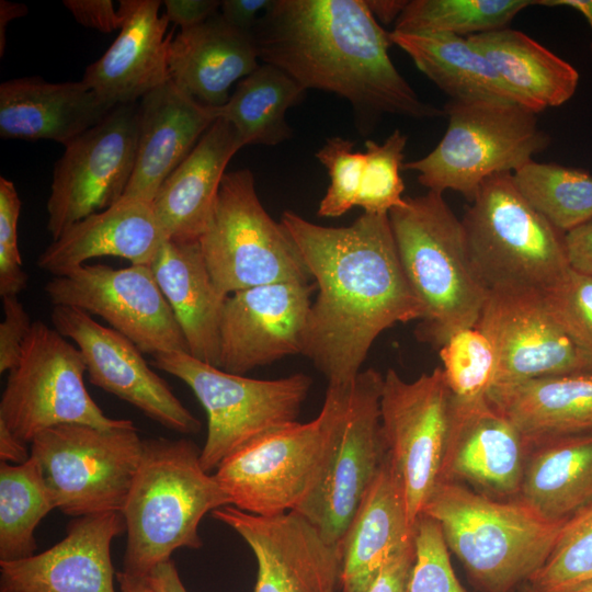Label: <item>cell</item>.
Wrapping results in <instances>:
<instances>
[{"label": "cell", "instance_id": "cell-1", "mask_svg": "<svg viewBox=\"0 0 592 592\" xmlns=\"http://www.w3.org/2000/svg\"><path fill=\"white\" fill-rule=\"evenodd\" d=\"M281 224L318 291L301 354L326 376L328 386L349 385L383 331L423 318L402 270L389 217L363 213L350 226L326 227L286 210Z\"/></svg>", "mask_w": 592, "mask_h": 592}, {"label": "cell", "instance_id": "cell-2", "mask_svg": "<svg viewBox=\"0 0 592 592\" xmlns=\"http://www.w3.org/2000/svg\"><path fill=\"white\" fill-rule=\"evenodd\" d=\"M259 59L306 91L322 90L365 117L445 115L423 102L388 54L391 44L365 0H274L251 32Z\"/></svg>", "mask_w": 592, "mask_h": 592}, {"label": "cell", "instance_id": "cell-3", "mask_svg": "<svg viewBox=\"0 0 592 592\" xmlns=\"http://www.w3.org/2000/svg\"><path fill=\"white\" fill-rule=\"evenodd\" d=\"M187 439L143 442L138 470L122 514L126 524L123 571L147 578L179 548L197 549L202 519L230 500L201 464Z\"/></svg>", "mask_w": 592, "mask_h": 592}, {"label": "cell", "instance_id": "cell-4", "mask_svg": "<svg viewBox=\"0 0 592 592\" xmlns=\"http://www.w3.org/2000/svg\"><path fill=\"white\" fill-rule=\"evenodd\" d=\"M388 214L407 281L422 305L417 338L440 349L456 332L476 327L488 289L468 250L462 219L442 193L406 196Z\"/></svg>", "mask_w": 592, "mask_h": 592}, {"label": "cell", "instance_id": "cell-5", "mask_svg": "<svg viewBox=\"0 0 592 592\" xmlns=\"http://www.w3.org/2000/svg\"><path fill=\"white\" fill-rule=\"evenodd\" d=\"M422 514L440 524L448 549L482 592H511L528 582L566 523L542 516L519 498H492L454 481L436 485Z\"/></svg>", "mask_w": 592, "mask_h": 592}, {"label": "cell", "instance_id": "cell-6", "mask_svg": "<svg viewBox=\"0 0 592 592\" xmlns=\"http://www.w3.org/2000/svg\"><path fill=\"white\" fill-rule=\"evenodd\" d=\"M462 224L473 265L488 292H543L570 269L566 234L525 201L511 172L482 183Z\"/></svg>", "mask_w": 592, "mask_h": 592}, {"label": "cell", "instance_id": "cell-7", "mask_svg": "<svg viewBox=\"0 0 592 592\" xmlns=\"http://www.w3.org/2000/svg\"><path fill=\"white\" fill-rule=\"evenodd\" d=\"M349 385L328 386L319 414L250 443L214 476L230 505L260 516L295 511L315 490L330 460Z\"/></svg>", "mask_w": 592, "mask_h": 592}, {"label": "cell", "instance_id": "cell-8", "mask_svg": "<svg viewBox=\"0 0 592 592\" xmlns=\"http://www.w3.org/2000/svg\"><path fill=\"white\" fill-rule=\"evenodd\" d=\"M443 111L448 126L441 141L423 158L402 164L429 191L451 190L471 203L488 178L515 172L550 144L537 114L520 104L449 100Z\"/></svg>", "mask_w": 592, "mask_h": 592}, {"label": "cell", "instance_id": "cell-9", "mask_svg": "<svg viewBox=\"0 0 592 592\" xmlns=\"http://www.w3.org/2000/svg\"><path fill=\"white\" fill-rule=\"evenodd\" d=\"M151 356L156 368L183 380L203 406L207 435L200 458L210 474L250 443L298 422L312 384L303 373L278 379L236 375L183 352Z\"/></svg>", "mask_w": 592, "mask_h": 592}, {"label": "cell", "instance_id": "cell-10", "mask_svg": "<svg viewBox=\"0 0 592 592\" xmlns=\"http://www.w3.org/2000/svg\"><path fill=\"white\" fill-rule=\"evenodd\" d=\"M198 242L213 283L225 297L311 277L292 237L264 209L249 169L225 173Z\"/></svg>", "mask_w": 592, "mask_h": 592}, {"label": "cell", "instance_id": "cell-11", "mask_svg": "<svg viewBox=\"0 0 592 592\" xmlns=\"http://www.w3.org/2000/svg\"><path fill=\"white\" fill-rule=\"evenodd\" d=\"M143 442L134 423L115 429L60 424L38 433L30 444L57 509L80 517L123 511Z\"/></svg>", "mask_w": 592, "mask_h": 592}, {"label": "cell", "instance_id": "cell-12", "mask_svg": "<svg viewBox=\"0 0 592 592\" xmlns=\"http://www.w3.org/2000/svg\"><path fill=\"white\" fill-rule=\"evenodd\" d=\"M86 372L77 346L55 328L34 321L19 363L9 372L0 400V422L26 444L60 424L115 429L133 423L104 414L86 388Z\"/></svg>", "mask_w": 592, "mask_h": 592}, {"label": "cell", "instance_id": "cell-13", "mask_svg": "<svg viewBox=\"0 0 592 592\" xmlns=\"http://www.w3.org/2000/svg\"><path fill=\"white\" fill-rule=\"evenodd\" d=\"M454 409L442 367L412 382L389 368L379 399L387 454L401 479L408 516L415 523L441 479Z\"/></svg>", "mask_w": 592, "mask_h": 592}, {"label": "cell", "instance_id": "cell-14", "mask_svg": "<svg viewBox=\"0 0 592 592\" xmlns=\"http://www.w3.org/2000/svg\"><path fill=\"white\" fill-rule=\"evenodd\" d=\"M383 378L368 368L350 384L325 474L295 510L331 546L340 547L387 454L379 412Z\"/></svg>", "mask_w": 592, "mask_h": 592}, {"label": "cell", "instance_id": "cell-15", "mask_svg": "<svg viewBox=\"0 0 592 592\" xmlns=\"http://www.w3.org/2000/svg\"><path fill=\"white\" fill-rule=\"evenodd\" d=\"M138 126L139 102L116 105L65 146L55 163L46 205L53 239L123 197L135 167Z\"/></svg>", "mask_w": 592, "mask_h": 592}, {"label": "cell", "instance_id": "cell-16", "mask_svg": "<svg viewBox=\"0 0 592 592\" xmlns=\"http://www.w3.org/2000/svg\"><path fill=\"white\" fill-rule=\"evenodd\" d=\"M44 291L54 306L73 307L101 317L143 353H189L182 330L150 265L114 269L86 263L54 276Z\"/></svg>", "mask_w": 592, "mask_h": 592}, {"label": "cell", "instance_id": "cell-17", "mask_svg": "<svg viewBox=\"0 0 592 592\" xmlns=\"http://www.w3.org/2000/svg\"><path fill=\"white\" fill-rule=\"evenodd\" d=\"M476 328L496 353L493 386L592 371V361L555 321L538 291H489Z\"/></svg>", "mask_w": 592, "mask_h": 592}, {"label": "cell", "instance_id": "cell-18", "mask_svg": "<svg viewBox=\"0 0 592 592\" xmlns=\"http://www.w3.org/2000/svg\"><path fill=\"white\" fill-rule=\"evenodd\" d=\"M50 319L54 328L80 350L94 386L133 405L169 430L182 434L201 430L200 420L150 368L128 338L73 307L54 306Z\"/></svg>", "mask_w": 592, "mask_h": 592}, {"label": "cell", "instance_id": "cell-19", "mask_svg": "<svg viewBox=\"0 0 592 592\" xmlns=\"http://www.w3.org/2000/svg\"><path fill=\"white\" fill-rule=\"evenodd\" d=\"M314 291L309 282H281L228 295L220 318L218 367L244 375L301 354Z\"/></svg>", "mask_w": 592, "mask_h": 592}, {"label": "cell", "instance_id": "cell-20", "mask_svg": "<svg viewBox=\"0 0 592 592\" xmlns=\"http://www.w3.org/2000/svg\"><path fill=\"white\" fill-rule=\"evenodd\" d=\"M212 515L254 554V592H334L339 587L340 548L329 545L299 513L260 516L225 505Z\"/></svg>", "mask_w": 592, "mask_h": 592}, {"label": "cell", "instance_id": "cell-21", "mask_svg": "<svg viewBox=\"0 0 592 592\" xmlns=\"http://www.w3.org/2000/svg\"><path fill=\"white\" fill-rule=\"evenodd\" d=\"M125 532L122 512L75 517L50 548L0 562V592H116L111 545Z\"/></svg>", "mask_w": 592, "mask_h": 592}, {"label": "cell", "instance_id": "cell-22", "mask_svg": "<svg viewBox=\"0 0 592 592\" xmlns=\"http://www.w3.org/2000/svg\"><path fill=\"white\" fill-rule=\"evenodd\" d=\"M527 453L521 432L488 399L454 397L440 481H466L497 499L517 498Z\"/></svg>", "mask_w": 592, "mask_h": 592}, {"label": "cell", "instance_id": "cell-23", "mask_svg": "<svg viewBox=\"0 0 592 592\" xmlns=\"http://www.w3.org/2000/svg\"><path fill=\"white\" fill-rule=\"evenodd\" d=\"M159 0H121L119 34L107 50L84 71L82 81L116 106L139 102L170 80L168 54L170 21L159 15Z\"/></svg>", "mask_w": 592, "mask_h": 592}, {"label": "cell", "instance_id": "cell-24", "mask_svg": "<svg viewBox=\"0 0 592 592\" xmlns=\"http://www.w3.org/2000/svg\"><path fill=\"white\" fill-rule=\"evenodd\" d=\"M216 119V107L197 102L171 79L146 94L139 101L135 167L123 197L152 203Z\"/></svg>", "mask_w": 592, "mask_h": 592}, {"label": "cell", "instance_id": "cell-25", "mask_svg": "<svg viewBox=\"0 0 592 592\" xmlns=\"http://www.w3.org/2000/svg\"><path fill=\"white\" fill-rule=\"evenodd\" d=\"M114 107L82 80L11 79L0 84V137L47 139L67 146L103 121Z\"/></svg>", "mask_w": 592, "mask_h": 592}, {"label": "cell", "instance_id": "cell-26", "mask_svg": "<svg viewBox=\"0 0 592 592\" xmlns=\"http://www.w3.org/2000/svg\"><path fill=\"white\" fill-rule=\"evenodd\" d=\"M166 239L151 203L122 197L64 230L39 254L36 264L54 276L103 255L150 265Z\"/></svg>", "mask_w": 592, "mask_h": 592}, {"label": "cell", "instance_id": "cell-27", "mask_svg": "<svg viewBox=\"0 0 592 592\" xmlns=\"http://www.w3.org/2000/svg\"><path fill=\"white\" fill-rule=\"evenodd\" d=\"M403 486L388 454L341 544V592H366L386 561L414 538Z\"/></svg>", "mask_w": 592, "mask_h": 592}, {"label": "cell", "instance_id": "cell-28", "mask_svg": "<svg viewBox=\"0 0 592 592\" xmlns=\"http://www.w3.org/2000/svg\"><path fill=\"white\" fill-rule=\"evenodd\" d=\"M251 33L227 23L219 11L204 22L180 30L169 46L170 79L197 102L220 107L229 89L258 67Z\"/></svg>", "mask_w": 592, "mask_h": 592}, {"label": "cell", "instance_id": "cell-29", "mask_svg": "<svg viewBox=\"0 0 592 592\" xmlns=\"http://www.w3.org/2000/svg\"><path fill=\"white\" fill-rule=\"evenodd\" d=\"M243 146L232 125L217 118L152 201L167 239L198 241L206 230L226 167Z\"/></svg>", "mask_w": 592, "mask_h": 592}, {"label": "cell", "instance_id": "cell-30", "mask_svg": "<svg viewBox=\"0 0 592 592\" xmlns=\"http://www.w3.org/2000/svg\"><path fill=\"white\" fill-rule=\"evenodd\" d=\"M150 267L182 330L189 354L218 367L226 297L213 283L200 242L166 239Z\"/></svg>", "mask_w": 592, "mask_h": 592}, {"label": "cell", "instance_id": "cell-31", "mask_svg": "<svg viewBox=\"0 0 592 592\" xmlns=\"http://www.w3.org/2000/svg\"><path fill=\"white\" fill-rule=\"evenodd\" d=\"M488 399L526 443L592 431V371L496 385Z\"/></svg>", "mask_w": 592, "mask_h": 592}, {"label": "cell", "instance_id": "cell-32", "mask_svg": "<svg viewBox=\"0 0 592 592\" xmlns=\"http://www.w3.org/2000/svg\"><path fill=\"white\" fill-rule=\"evenodd\" d=\"M524 503L551 521H567L592 501V431L527 443Z\"/></svg>", "mask_w": 592, "mask_h": 592}, {"label": "cell", "instance_id": "cell-33", "mask_svg": "<svg viewBox=\"0 0 592 592\" xmlns=\"http://www.w3.org/2000/svg\"><path fill=\"white\" fill-rule=\"evenodd\" d=\"M493 66L522 106L539 113L577 91V69L523 32L501 29L466 37Z\"/></svg>", "mask_w": 592, "mask_h": 592}, {"label": "cell", "instance_id": "cell-34", "mask_svg": "<svg viewBox=\"0 0 592 592\" xmlns=\"http://www.w3.org/2000/svg\"><path fill=\"white\" fill-rule=\"evenodd\" d=\"M391 44L406 52L452 101H496L520 104L490 61L466 37L392 31Z\"/></svg>", "mask_w": 592, "mask_h": 592}, {"label": "cell", "instance_id": "cell-35", "mask_svg": "<svg viewBox=\"0 0 592 592\" xmlns=\"http://www.w3.org/2000/svg\"><path fill=\"white\" fill-rule=\"evenodd\" d=\"M305 92L283 70L262 62L238 82L228 102L216 107V115L232 125L243 147L275 146L292 136L285 115Z\"/></svg>", "mask_w": 592, "mask_h": 592}, {"label": "cell", "instance_id": "cell-36", "mask_svg": "<svg viewBox=\"0 0 592 592\" xmlns=\"http://www.w3.org/2000/svg\"><path fill=\"white\" fill-rule=\"evenodd\" d=\"M54 509L55 497L31 455L22 464H0V562L31 557L35 528Z\"/></svg>", "mask_w": 592, "mask_h": 592}, {"label": "cell", "instance_id": "cell-37", "mask_svg": "<svg viewBox=\"0 0 592 592\" xmlns=\"http://www.w3.org/2000/svg\"><path fill=\"white\" fill-rule=\"evenodd\" d=\"M512 174L525 201L561 232L592 220V174L588 171L531 160Z\"/></svg>", "mask_w": 592, "mask_h": 592}, {"label": "cell", "instance_id": "cell-38", "mask_svg": "<svg viewBox=\"0 0 592 592\" xmlns=\"http://www.w3.org/2000/svg\"><path fill=\"white\" fill-rule=\"evenodd\" d=\"M534 0H411L394 31L417 34L477 35L505 26Z\"/></svg>", "mask_w": 592, "mask_h": 592}, {"label": "cell", "instance_id": "cell-39", "mask_svg": "<svg viewBox=\"0 0 592 592\" xmlns=\"http://www.w3.org/2000/svg\"><path fill=\"white\" fill-rule=\"evenodd\" d=\"M592 582V501L569 517L544 566L527 583L542 592H569Z\"/></svg>", "mask_w": 592, "mask_h": 592}, {"label": "cell", "instance_id": "cell-40", "mask_svg": "<svg viewBox=\"0 0 592 592\" xmlns=\"http://www.w3.org/2000/svg\"><path fill=\"white\" fill-rule=\"evenodd\" d=\"M443 372L454 397L469 401L488 396L497 376V357L476 327L454 333L440 349Z\"/></svg>", "mask_w": 592, "mask_h": 592}, {"label": "cell", "instance_id": "cell-41", "mask_svg": "<svg viewBox=\"0 0 592 592\" xmlns=\"http://www.w3.org/2000/svg\"><path fill=\"white\" fill-rule=\"evenodd\" d=\"M407 136L394 130L384 143H365V166L356 206L364 213L388 215L405 205V185L400 177Z\"/></svg>", "mask_w": 592, "mask_h": 592}, {"label": "cell", "instance_id": "cell-42", "mask_svg": "<svg viewBox=\"0 0 592 592\" xmlns=\"http://www.w3.org/2000/svg\"><path fill=\"white\" fill-rule=\"evenodd\" d=\"M540 293L555 321L592 361V276L570 267L559 281Z\"/></svg>", "mask_w": 592, "mask_h": 592}, {"label": "cell", "instance_id": "cell-43", "mask_svg": "<svg viewBox=\"0 0 592 592\" xmlns=\"http://www.w3.org/2000/svg\"><path fill=\"white\" fill-rule=\"evenodd\" d=\"M352 141L335 136L328 138L316 152L330 178L328 190L318 207L320 217H340L356 206L365 155L354 151Z\"/></svg>", "mask_w": 592, "mask_h": 592}, {"label": "cell", "instance_id": "cell-44", "mask_svg": "<svg viewBox=\"0 0 592 592\" xmlns=\"http://www.w3.org/2000/svg\"><path fill=\"white\" fill-rule=\"evenodd\" d=\"M414 547L409 592H467L454 572L440 524L425 514L415 523Z\"/></svg>", "mask_w": 592, "mask_h": 592}, {"label": "cell", "instance_id": "cell-45", "mask_svg": "<svg viewBox=\"0 0 592 592\" xmlns=\"http://www.w3.org/2000/svg\"><path fill=\"white\" fill-rule=\"evenodd\" d=\"M21 200L14 183L0 178V295L18 296L27 285L18 247Z\"/></svg>", "mask_w": 592, "mask_h": 592}, {"label": "cell", "instance_id": "cell-46", "mask_svg": "<svg viewBox=\"0 0 592 592\" xmlns=\"http://www.w3.org/2000/svg\"><path fill=\"white\" fill-rule=\"evenodd\" d=\"M4 318L0 323V373L12 371L19 363L23 344L33 322L18 296L2 297Z\"/></svg>", "mask_w": 592, "mask_h": 592}, {"label": "cell", "instance_id": "cell-47", "mask_svg": "<svg viewBox=\"0 0 592 592\" xmlns=\"http://www.w3.org/2000/svg\"><path fill=\"white\" fill-rule=\"evenodd\" d=\"M414 560L413 538L386 561L366 592H409Z\"/></svg>", "mask_w": 592, "mask_h": 592}, {"label": "cell", "instance_id": "cell-48", "mask_svg": "<svg viewBox=\"0 0 592 592\" xmlns=\"http://www.w3.org/2000/svg\"><path fill=\"white\" fill-rule=\"evenodd\" d=\"M64 5L75 20L89 29L111 33L122 27L123 14L115 11L112 0H66Z\"/></svg>", "mask_w": 592, "mask_h": 592}, {"label": "cell", "instance_id": "cell-49", "mask_svg": "<svg viewBox=\"0 0 592 592\" xmlns=\"http://www.w3.org/2000/svg\"><path fill=\"white\" fill-rule=\"evenodd\" d=\"M166 15L170 23L181 30L195 26L219 11L220 1L215 0H166Z\"/></svg>", "mask_w": 592, "mask_h": 592}, {"label": "cell", "instance_id": "cell-50", "mask_svg": "<svg viewBox=\"0 0 592 592\" xmlns=\"http://www.w3.org/2000/svg\"><path fill=\"white\" fill-rule=\"evenodd\" d=\"M274 0H224L219 13L234 27L251 33L259 19Z\"/></svg>", "mask_w": 592, "mask_h": 592}, {"label": "cell", "instance_id": "cell-51", "mask_svg": "<svg viewBox=\"0 0 592 592\" xmlns=\"http://www.w3.org/2000/svg\"><path fill=\"white\" fill-rule=\"evenodd\" d=\"M565 240L570 267L592 276V220L567 232Z\"/></svg>", "mask_w": 592, "mask_h": 592}, {"label": "cell", "instance_id": "cell-52", "mask_svg": "<svg viewBox=\"0 0 592 592\" xmlns=\"http://www.w3.org/2000/svg\"><path fill=\"white\" fill-rule=\"evenodd\" d=\"M147 580L157 592H187L172 559L157 566Z\"/></svg>", "mask_w": 592, "mask_h": 592}, {"label": "cell", "instance_id": "cell-53", "mask_svg": "<svg viewBox=\"0 0 592 592\" xmlns=\"http://www.w3.org/2000/svg\"><path fill=\"white\" fill-rule=\"evenodd\" d=\"M26 443L18 439L2 422H0V458L9 464H22L30 458Z\"/></svg>", "mask_w": 592, "mask_h": 592}, {"label": "cell", "instance_id": "cell-54", "mask_svg": "<svg viewBox=\"0 0 592 592\" xmlns=\"http://www.w3.org/2000/svg\"><path fill=\"white\" fill-rule=\"evenodd\" d=\"M374 18L385 24L396 22L403 11L406 0H365Z\"/></svg>", "mask_w": 592, "mask_h": 592}, {"label": "cell", "instance_id": "cell-55", "mask_svg": "<svg viewBox=\"0 0 592 592\" xmlns=\"http://www.w3.org/2000/svg\"><path fill=\"white\" fill-rule=\"evenodd\" d=\"M537 4L546 7H568L581 13L592 31V0H538ZM592 54V41L590 44Z\"/></svg>", "mask_w": 592, "mask_h": 592}, {"label": "cell", "instance_id": "cell-56", "mask_svg": "<svg viewBox=\"0 0 592 592\" xmlns=\"http://www.w3.org/2000/svg\"><path fill=\"white\" fill-rule=\"evenodd\" d=\"M27 12V9L24 4H19V3H11V2H8V1H1L0 2V50H1V56H2V53H3V42H4V37H3V33H4V30H5V26L7 24L15 19V18H19V16H22L24 14H26Z\"/></svg>", "mask_w": 592, "mask_h": 592}, {"label": "cell", "instance_id": "cell-57", "mask_svg": "<svg viewBox=\"0 0 592 592\" xmlns=\"http://www.w3.org/2000/svg\"><path fill=\"white\" fill-rule=\"evenodd\" d=\"M121 592H157L147 578H140L119 571L116 573Z\"/></svg>", "mask_w": 592, "mask_h": 592}, {"label": "cell", "instance_id": "cell-58", "mask_svg": "<svg viewBox=\"0 0 592 592\" xmlns=\"http://www.w3.org/2000/svg\"><path fill=\"white\" fill-rule=\"evenodd\" d=\"M569 592H592V582L587 583V584H584L582 587H579V588H577L574 590H571Z\"/></svg>", "mask_w": 592, "mask_h": 592}, {"label": "cell", "instance_id": "cell-59", "mask_svg": "<svg viewBox=\"0 0 592 592\" xmlns=\"http://www.w3.org/2000/svg\"><path fill=\"white\" fill-rule=\"evenodd\" d=\"M522 592H542V591L537 590L536 588L527 583L525 588L522 590Z\"/></svg>", "mask_w": 592, "mask_h": 592}]
</instances>
